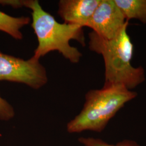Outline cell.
<instances>
[{
    "mask_svg": "<svg viewBox=\"0 0 146 146\" xmlns=\"http://www.w3.org/2000/svg\"><path fill=\"white\" fill-rule=\"evenodd\" d=\"M3 81L38 89L47 84L48 76L46 68L38 59L32 56L25 60L0 51V81Z\"/></svg>",
    "mask_w": 146,
    "mask_h": 146,
    "instance_id": "4",
    "label": "cell"
},
{
    "mask_svg": "<svg viewBox=\"0 0 146 146\" xmlns=\"http://www.w3.org/2000/svg\"><path fill=\"white\" fill-rule=\"evenodd\" d=\"M127 23L119 34L111 40L104 39L94 31L88 34L89 48L101 55L105 66L104 84H119L132 90L145 80L142 67H134L131 61L134 45L127 33Z\"/></svg>",
    "mask_w": 146,
    "mask_h": 146,
    "instance_id": "2",
    "label": "cell"
},
{
    "mask_svg": "<svg viewBox=\"0 0 146 146\" xmlns=\"http://www.w3.org/2000/svg\"><path fill=\"white\" fill-rule=\"evenodd\" d=\"M101 0H61L58 14L64 23L86 27Z\"/></svg>",
    "mask_w": 146,
    "mask_h": 146,
    "instance_id": "6",
    "label": "cell"
},
{
    "mask_svg": "<svg viewBox=\"0 0 146 146\" xmlns=\"http://www.w3.org/2000/svg\"><path fill=\"white\" fill-rule=\"evenodd\" d=\"M125 20L136 19L146 24V0H114Z\"/></svg>",
    "mask_w": 146,
    "mask_h": 146,
    "instance_id": "8",
    "label": "cell"
},
{
    "mask_svg": "<svg viewBox=\"0 0 146 146\" xmlns=\"http://www.w3.org/2000/svg\"><path fill=\"white\" fill-rule=\"evenodd\" d=\"M15 116V110L7 101L0 95V120L9 121Z\"/></svg>",
    "mask_w": 146,
    "mask_h": 146,
    "instance_id": "10",
    "label": "cell"
},
{
    "mask_svg": "<svg viewBox=\"0 0 146 146\" xmlns=\"http://www.w3.org/2000/svg\"><path fill=\"white\" fill-rule=\"evenodd\" d=\"M78 141L84 146H140L135 141L131 140H124L116 145H111L100 139L81 137L78 139Z\"/></svg>",
    "mask_w": 146,
    "mask_h": 146,
    "instance_id": "9",
    "label": "cell"
},
{
    "mask_svg": "<svg viewBox=\"0 0 146 146\" xmlns=\"http://www.w3.org/2000/svg\"><path fill=\"white\" fill-rule=\"evenodd\" d=\"M128 21L115 4L114 0H101L86 27L99 36L111 40L117 36Z\"/></svg>",
    "mask_w": 146,
    "mask_h": 146,
    "instance_id": "5",
    "label": "cell"
},
{
    "mask_svg": "<svg viewBox=\"0 0 146 146\" xmlns=\"http://www.w3.org/2000/svg\"><path fill=\"white\" fill-rule=\"evenodd\" d=\"M27 0H0V5H9L14 8L25 7Z\"/></svg>",
    "mask_w": 146,
    "mask_h": 146,
    "instance_id": "11",
    "label": "cell"
},
{
    "mask_svg": "<svg viewBox=\"0 0 146 146\" xmlns=\"http://www.w3.org/2000/svg\"><path fill=\"white\" fill-rule=\"evenodd\" d=\"M137 93L119 84H104L100 89H92L85 95L81 112L67 125L69 133L89 131L101 133L110 120Z\"/></svg>",
    "mask_w": 146,
    "mask_h": 146,
    "instance_id": "3",
    "label": "cell"
},
{
    "mask_svg": "<svg viewBox=\"0 0 146 146\" xmlns=\"http://www.w3.org/2000/svg\"><path fill=\"white\" fill-rule=\"evenodd\" d=\"M25 7L31 11V27L38 41V46L33 56L40 60L48 52L58 51L70 62H79L82 54L69 42L74 40L83 47L86 46L83 27L58 23L42 8L37 0H27Z\"/></svg>",
    "mask_w": 146,
    "mask_h": 146,
    "instance_id": "1",
    "label": "cell"
},
{
    "mask_svg": "<svg viewBox=\"0 0 146 146\" xmlns=\"http://www.w3.org/2000/svg\"><path fill=\"white\" fill-rule=\"evenodd\" d=\"M30 22L29 17H13L0 11V31L5 32L16 40L23 38L21 29Z\"/></svg>",
    "mask_w": 146,
    "mask_h": 146,
    "instance_id": "7",
    "label": "cell"
}]
</instances>
